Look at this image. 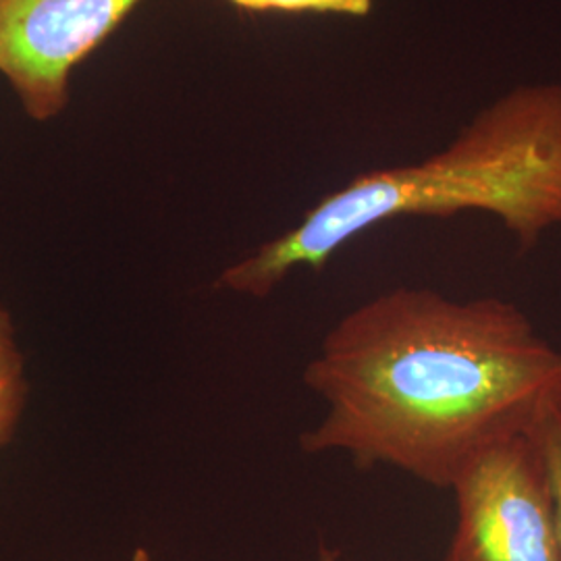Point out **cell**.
<instances>
[{
	"mask_svg": "<svg viewBox=\"0 0 561 561\" xmlns=\"http://www.w3.org/2000/svg\"><path fill=\"white\" fill-rule=\"evenodd\" d=\"M301 381L324 401L298 439L304 454L449 491L474 454L526 428L560 389L561 352L514 301L398 285L343 314Z\"/></svg>",
	"mask_w": 561,
	"mask_h": 561,
	"instance_id": "6da1fadb",
	"label": "cell"
},
{
	"mask_svg": "<svg viewBox=\"0 0 561 561\" xmlns=\"http://www.w3.org/2000/svg\"><path fill=\"white\" fill-rule=\"evenodd\" d=\"M463 210L497 217L522 250L561 225V83L516 88L426 161L354 178L300 225L225 268L215 287L262 300L296 271H322L375 225Z\"/></svg>",
	"mask_w": 561,
	"mask_h": 561,
	"instance_id": "7a4b0ae2",
	"label": "cell"
},
{
	"mask_svg": "<svg viewBox=\"0 0 561 561\" xmlns=\"http://www.w3.org/2000/svg\"><path fill=\"white\" fill-rule=\"evenodd\" d=\"M449 491L456 528L443 561H561L547 470L528 426L484 445Z\"/></svg>",
	"mask_w": 561,
	"mask_h": 561,
	"instance_id": "3957f363",
	"label": "cell"
},
{
	"mask_svg": "<svg viewBox=\"0 0 561 561\" xmlns=\"http://www.w3.org/2000/svg\"><path fill=\"white\" fill-rule=\"evenodd\" d=\"M140 0H0V73L25 113L48 121L69 101L73 69Z\"/></svg>",
	"mask_w": 561,
	"mask_h": 561,
	"instance_id": "277c9868",
	"label": "cell"
},
{
	"mask_svg": "<svg viewBox=\"0 0 561 561\" xmlns=\"http://www.w3.org/2000/svg\"><path fill=\"white\" fill-rule=\"evenodd\" d=\"M25 393L27 382L15 327L11 314L0 306V449L15 435L25 405Z\"/></svg>",
	"mask_w": 561,
	"mask_h": 561,
	"instance_id": "5b68a950",
	"label": "cell"
},
{
	"mask_svg": "<svg viewBox=\"0 0 561 561\" xmlns=\"http://www.w3.org/2000/svg\"><path fill=\"white\" fill-rule=\"evenodd\" d=\"M528 433L537 443L547 470L561 549V387L542 398L530 419Z\"/></svg>",
	"mask_w": 561,
	"mask_h": 561,
	"instance_id": "8992f818",
	"label": "cell"
},
{
	"mask_svg": "<svg viewBox=\"0 0 561 561\" xmlns=\"http://www.w3.org/2000/svg\"><path fill=\"white\" fill-rule=\"evenodd\" d=\"M248 13H337L366 18L373 11V0H227Z\"/></svg>",
	"mask_w": 561,
	"mask_h": 561,
	"instance_id": "52a82bcc",
	"label": "cell"
},
{
	"mask_svg": "<svg viewBox=\"0 0 561 561\" xmlns=\"http://www.w3.org/2000/svg\"><path fill=\"white\" fill-rule=\"evenodd\" d=\"M317 561H343V558H341L340 549L321 542L319 551H317Z\"/></svg>",
	"mask_w": 561,
	"mask_h": 561,
	"instance_id": "ba28073f",
	"label": "cell"
},
{
	"mask_svg": "<svg viewBox=\"0 0 561 561\" xmlns=\"http://www.w3.org/2000/svg\"><path fill=\"white\" fill-rule=\"evenodd\" d=\"M131 561H154V558H152V553H150L148 549H144V547H140V549H136V551H134V556H131Z\"/></svg>",
	"mask_w": 561,
	"mask_h": 561,
	"instance_id": "9c48e42d",
	"label": "cell"
}]
</instances>
